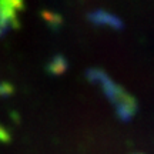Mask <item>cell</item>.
Segmentation results:
<instances>
[{
  "label": "cell",
  "instance_id": "cell-1",
  "mask_svg": "<svg viewBox=\"0 0 154 154\" xmlns=\"http://www.w3.org/2000/svg\"><path fill=\"white\" fill-rule=\"evenodd\" d=\"M114 106L119 119L123 121H128L137 111V101H136V99L127 93L123 94L119 99V101L114 103Z\"/></svg>",
  "mask_w": 154,
  "mask_h": 154
},
{
  "label": "cell",
  "instance_id": "cell-2",
  "mask_svg": "<svg viewBox=\"0 0 154 154\" xmlns=\"http://www.w3.org/2000/svg\"><path fill=\"white\" fill-rule=\"evenodd\" d=\"M23 7L20 2H0V20L10 23L11 27H17V9Z\"/></svg>",
  "mask_w": 154,
  "mask_h": 154
},
{
  "label": "cell",
  "instance_id": "cell-3",
  "mask_svg": "<svg viewBox=\"0 0 154 154\" xmlns=\"http://www.w3.org/2000/svg\"><path fill=\"white\" fill-rule=\"evenodd\" d=\"M88 19L94 24H106V26H111V27H114V29L123 27V22H121L119 17H116L114 14H111V13L104 11V10H96L93 13H90Z\"/></svg>",
  "mask_w": 154,
  "mask_h": 154
},
{
  "label": "cell",
  "instance_id": "cell-4",
  "mask_svg": "<svg viewBox=\"0 0 154 154\" xmlns=\"http://www.w3.org/2000/svg\"><path fill=\"white\" fill-rule=\"evenodd\" d=\"M66 67H67L66 59H64L63 56L57 54V56H54V57L51 59V61L49 63L47 70H49V73H51V74H61V73L66 70Z\"/></svg>",
  "mask_w": 154,
  "mask_h": 154
},
{
  "label": "cell",
  "instance_id": "cell-5",
  "mask_svg": "<svg viewBox=\"0 0 154 154\" xmlns=\"http://www.w3.org/2000/svg\"><path fill=\"white\" fill-rule=\"evenodd\" d=\"M106 77H107V74L100 69H90L87 72V79L91 83H101Z\"/></svg>",
  "mask_w": 154,
  "mask_h": 154
},
{
  "label": "cell",
  "instance_id": "cell-6",
  "mask_svg": "<svg viewBox=\"0 0 154 154\" xmlns=\"http://www.w3.org/2000/svg\"><path fill=\"white\" fill-rule=\"evenodd\" d=\"M43 16L47 19V22L50 23V26L53 29H57L61 24V17L54 14V13H43Z\"/></svg>",
  "mask_w": 154,
  "mask_h": 154
},
{
  "label": "cell",
  "instance_id": "cell-7",
  "mask_svg": "<svg viewBox=\"0 0 154 154\" xmlns=\"http://www.w3.org/2000/svg\"><path fill=\"white\" fill-rule=\"evenodd\" d=\"M11 93H13V86H11L10 83H7V82L0 83V96L2 97L10 96Z\"/></svg>",
  "mask_w": 154,
  "mask_h": 154
},
{
  "label": "cell",
  "instance_id": "cell-8",
  "mask_svg": "<svg viewBox=\"0 0 154 154\" xmlns=\"http://www.w3.org/2000/svg\"><path fill=\"white\" fill-rule=\"evenodd\" d=\"M10 136H9V133H7V130H6L3 126H0V140L2 141H9L10 140Z\"/></svg>",
  "mask_w": 154,
  "mask_h": 154
}]
</instances>
